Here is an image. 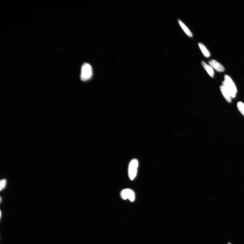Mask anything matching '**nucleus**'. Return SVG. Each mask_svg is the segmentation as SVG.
I'll return each mask as SVG.
<instances>
[{
    "label": "nucleus",
    "instance_id": "4468645a",
    "mask_svg": "<svg viewBox=\"0 0 244 244\" xmlns=\"http://www.w3.org/2000/svg\"><path fill=\"white\" fill-rule=\"evenodd\" d=\"M228 244H231V243H230V242H229V243H228Z\"/></svg>",
    "mask_w": 244,
    "mask_h": 244
},
{
    "label": "nucleus",
    "instance_id": "7ed1b4c3",
    "mask_svg": "<svg viewBox=\"0 0 244 244\" xmlns=\"http://www.w3.org/2000/svg\"><path fill=\"white\" fill-rule=\"evenodd\" d=\"M138 166V161L136 159H133L130 161L129 166L128 175L130 180H133L136 177Z\"/></svg>",
    "mask_w": 244,
    "mask_h": 244
},
{
    "label": "nucleus",
    "instance_id": "20e7f679",
    "mask_svg": "<svg viewBox=\"0 0 244 244\" xmlns=\"http://www.w3.org/2000/svg\"><path fill=\"white\" fill-rule=\"evenodd\" d=\"M122 198L126 200L128 199L131 202L134 201L135 199V194L134 192L130 189L126 188L122 190L121 193Z\"/></svg>",
    "mask_w": 244,
    "mask_h": 244
},
{
    "label": "nucleus",
    "instance_id": "0eeeda50",
    "mask_svg": "<svg viewBox=\"0 0 244 244\" xmlns=\"http://www.w3.org/2000/svg\"><path fill=\"white\" fill-rule=\"evenodd\" d=\"M178 22L182 29H183L184 32L186 33L188 37H193V34H192L190 30L188 29L187 27L181 20L178 19Z\"/></svg>",
    "mask_w": 244,
    "mask_h": 244
},
{
    "label": "nucleus",
    "instance_id": "f257e3e1",
    "mask_svg": "<svg viewBox=\"0 0 244 244\" xmlns=\"http://www.w3.org/2000/svg\"><path fill=\"white\" fill-rule=\"evenodd\" d=\"M225 81L222 82L223 86L226 88L232 98H234L236 96L237 90L234 82L229 76L225 75Z\"/></svg>",
    "mask_w": 244,
    "mask_h": 244
},
{
    "label": "nucleus",
    "instance_id": "f8f14e48",
    "mask_svg": "<svg viewBox=\"0 0 244 244\" xmlns=\"http://www.w3.org/2000/svg\"><path fill=\"white\" fill-rule=\"evenodd\" d=\"M0 217H1V218L2 217V212L1 211V216H0Z\"/></svg>",
    "mask_w": 244,
    "mask_h": 244
},
{
    "label": "nucleus",
    "instance_id": "f03ea898",
    "mask_svg": "<svg viewBox=\"0 0 244 244\" xmlns=\"http://www.w3.org/2000/svg\"><path fill=\"white\" fill-rule=\"evenodd\" d=\"M93 74L92 68L88 63H85L81 68V80L83 81H87L90 79Z\"/></svg>",
    "mask_w": 244,
    "mask_h": 244
},
{
    "label": "nucleus",
    "instance_id": "39448f33",
    "mask_svg": "<svg viewBox=\"0 0 244 244\" xmlns=\"http://www.w3.org/2000/svg\"><path fill=\"white\" fill-rule=\"evenodd\" d=\"M210 66L216 71L219 72H223L225 70V68L222 65L215 60H212L209 61Z\"/></svg>",
    "mask_w": 244,
    "mask_h": 244
},
{
    "label": "nucleus",
    "instance_id": "9d476101",
    "mask_svg": "<svg viewBox=\"0 0 244 244\" xmlns=\"http://www.w3.org/2000/svg\"><path fill=\"white\" fill-rule=\"evenodd\" d=\"M238 109L240 113L244 116V104L242 102H239L237 104Z\"/></svg>",
    "mask_w": 244,
    "mask_h": 244
},
{
    "label": "nucleus",
    "instance_id": "ddd939ff",
    "mask_svg": "<svg viewBox=\"0 0 244 244\" xmlns=\"http://www.w3.org/2000/svg\"><path fill=\"white\" fill-rule=\"evenodd\" d=\"M2 201V197L1 198V202Z\"/></svg>",
    "mask_w": 244,
    "mask_h": 244
},
{
    "label": "nucleus",
    "instance_id": "423d86ee",
    "mask_svg": "<svg viewBox=\"0 0 244 244\" xmlns=\"http://www.w3.org/2000/svg\"><path fill=\"white\" fill-rule=\"evenodd\" d=\"M220 89L221 91V93L223 95V97L226 99V100L228 102H231L232 101V97L231 95L230 94L228 91L227 90L226 88L222 85L220 87Z\"/></svg>",
    "mask_w": 244,
    "mask_h": 244
},
{
    "label": "nucleus",
    "instance_id": "9b49d317",
    "mask_svg": "<svg viewBox=\"0 0 244 244\" xmlns=\"http://www.w3.org/2000/svg\"><path fill=\"white\" fill-rule=\"evenodd\" d=\"M6 180L5 179L2 180L0 182V190L2 191L6 186Z\"/></svg>",
    "mask_w": 244,
    "mask_h": 244
},
{
    "label": "nucleus",
    "instance_id": "6e6552de",
    "mask_svg": "<svg viewBox=\"0 0 244 244\" xmlns=\"http://www.w3.org/2000/svg\"><path fill=\"white\" fill-rule=\"evenodd\" d=\"M202 64L203 67L205 70L207 71L209 76L212 77H213L214 76V71L212 67L205 63L204 61L202 62Z\"/></svg>",
    "mask_w": 244,
    "mask_h": 244
},
{
    "label": "nucleus",
    "instance_id": "1a4fd4ad",
    "mask_svg": "<svg viewBox=\"0 0 244 244\" xmlns=\"http://www.w3.org/2000/svg\"><path fill=\"white\" fill-rule=\"evenodd\" d=\"M198 45L204 56L206 57H209L210 56V53L205 46L204 44L201 43H199Z\"/></svg>",
    "mask_w": 244,
    "mask_h": 244
}]
</instances>
